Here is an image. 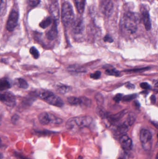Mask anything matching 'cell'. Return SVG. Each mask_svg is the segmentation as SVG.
Segmentation results:
<instances>
[{
    "label": "cell",
    "instance_id": "obj_1",
    "mask_svg": "<svg viewBox=\"0 0 158 159\" xmlns=\"http://www.w3.org/2000/svg\"><path fill=\"white\" fill-rule=\"evenodd\" d=\"M122 25L125 31L129 33H135L140 22V17L138 14L128 12L124 15L122 20Z\"/></svg>",
    "mask_w": 158,
    "mask_h": 159
},
{
    "label": "cell",
    "instance_id": "obj_2",
    "mask_svg": "<svg viewBox=\"0 0 158 159\" xmlns=\"http://www.w3.org/2000/svg\"><path fill=\"white\" fill-rule=\"evenodd\" d=\"M74 15L73 8L70 3L65 2L62 5L61 9V20L65 26H69L74 19Z\"/></svg>",
    "mask_w": 158,
    "mask_h": 159
},
{
    "label": "cell",
    "instance_id": "obj_3",
    "mask_svg": "<svg viewBox=\"0 0 158 159\" xmlns=\"http://www.w3.org/2000/svg\"><path fill=\"white\" fill-rule=\"evenodd\" d=\"M136 120V116L133 113L129 114L128 118L125 121L120 125L117 129V134H124L129 130L131 127L133 125Z\"/></svg>",
    "mask_w": 158,
    "mask_h": 159
},
{
    "label": "cell",
    "instance_id": "obj_4",
    "mask_svg": "<svg viewBox=\"0 0 158 159\" xmlns=\"http://www.w3.org/2000/svg\"><path fill=\"white\" fill-rule=\"evenodd\" d=\"M152 134L151 132L146 129L141 130L140 134V140L143 144L144 149L146 150H149L151 148V140Z\"/></svg>",
    "mask_w": 158,
    "mask_h": 159
},
{
    "label": "cell",
    "instance_id": "obj_5",
    "mask_svg": "<svg viewBox=\"0 0 158 159\" xmlns=\"http://www.w3.org/2000/svg\"><path fill=\"white\" fill-rule=\"evenodd\" d=\"M100 10L106 16L109 17L112 15L114 9V4L112 0H101Z\"/></svg>",
    "mask_w": 158,
    "mask_h": 159
},
{
    "label": "cell",
    "instance_id": "obj_6",
    "mask_svg": "<svg viewBox=\"0 0 158 159\" xmlns=\"http://www.w3.org/2000/svg\"><path fill=\"white\" fill-rule=\"evenodd\" d=\"M73 119L77 129L89 127L92 122V119L89 116L76 117Z\"/></svg>",
    "mask_w": 158,
    "mask_h": 159
},
{
    "label": "cell",
    "instance_id": "obj_7",
    "mask_svg": "<svg viewBox=\"0 0 158 159\" xmlns=\"http://www.w3.org/2000/svg\"><path fill=\"white\" fill-rule=\"evenodd\" d=\"M19 15L17 12L13 10L10 13L6 23V29L9 31H12L16 27L18 21Z\"/></svg>",
    "mask_w": 158,
    "mask_h": 159
},
{
    "label": "cell",
    "instance_id": "obj_8",
    "mask_svg": "<svg viewBox=\"0 0 158 159\" xmlns=\"http://www.w3.org/2000/svg\"><path fill=\"white\" fill-rule=\"evenodd\" d=\"M0 101L7 106L12 107L15 105L16 99L15 95L8 92L2 93Z\"/></svg>",
    "mask_w": 158,
    "mask_h": 159
},
{
    "label": "cell",
    "instance_id": "obj_9",
    "mask_svg": "<svg viewBox=\"0 0 158 159\" xmlns=\"http://www.w3.org/2000/svg\"><path fill=\"white\" fill-rule=\"evenodd\" d=\"M44 101L49 104L54 106L58 107H62L64 104L63 100L59 96L54 94L53 93L47 97Z\"/></svg>",
    "mask_w": 158,
    "mask_h": 159
},
{
    "label": "cell",
    "instance_id": "obj_10",
    "mask_svg": "<svg viewBox=\"0 0 158 159\" xmlns=\"http://www.w3.org/2000/svg\"><path fill=\"white\" fill-rule=\"evenodd\" d=\"M72 30L73 33L76 34H80L83 32L84 30V23L82 19L79 18L73 22Z\"/></svg>",
    "mask_w": 158,
    "mask_h": 159
},
{
    "label": "cell",
    "instance_id": "obj_11",
    "mask_svg": "<svg viewBox=\"0 0 158 159\" xmlns=\"http://www.w3.org/2000/svg\"><path fill=\"white\" fill-rule=\"evenodd\" d=\"M120 143L124 150L129 151L132 149V141L128 135L123 134L120 139Z\"/></svg>",
    "mask_w": 158,
    "mask_h": 159
},
{
    "label": "cell",
    "instance_id": "obj_12",
    "mask_svg": "<svg viewBox=\"0 0 158 159\" xmlns=\"http://www.w3.org/2000/svg\"><path fill=\"white\" fill-rule=\"evenodd\" d=\"M141 12L146 30L147 31L150 30L151 29V22L148 11L146 8L143 7Z\"/></svg>",
    "mask_w": 158,
    "mask_h": 159
},
{
    "label": "cell",
    "instance_id": "obj_13",
    "mask_svg": "<svg viewBox=\"0 0 158 159\" xmlns=\"http://www.w3.org/2000/svg\"><path fill=\"white\" fill-rule=\"evenodd\" d=\"M50 10L52 17L53 19V21H56L58 23L59 18V6L58 3H52L50 6Z\"/></svg>",
    "mask_w": 158,
    "mask_h": 159
},
{
    "label": "cell",
    "instance_id": "obj_14",
    "mask_svg": "<svg viewBox=\"0 0 158 159\" xmlns=\"http://www.w3.org/2000/svg\"><path fill=\"white\" fill-rule=\"evenodd\" d=\"M58 24V23L57 22L53 21V26L46 33V35L47 39L50 40H53L56 38L58 33L57 29Z\"/></svg>",
    "mask_w": 158,
    "mask_h": 159
},
{
    "label": "cell",
    "instance_id": "obj_15",
    "mask_svg": "<svg viewBox=\"0 0 158 159\" xmlns=\"http://www.w3.org/2000/svg\"><path fill=\"white\" fill-rule=\"evenodd\" d=\"M39 120L42 125H45L51 122L50 114L46 112L41 113L39 116Z\"/></svg>",
    "mask_w": 158,
    "mask_h": 159
},
{
    "label": "cell",
    "instance_id": "obj_16",
    "mask_svg": "<svg viewBox=\"0 0 158 159\" xmlns=\"http://www.w3.org/2000/svg\"><path fill=\"white\" fill-rule=\"evenodd\" d=\"M127 112V110H123L117 114L115 115H111L108 117L109 120L111 122H116V121H118L121 119L123 117V116L126 114Z\"/></svg>",
    "mask_w": 158,
    "mask_h": 159
},
{
    "label": "cell",
    "instance_id": "obj_17",
    "mask_svg": "<svg viewBox=\"0 0 158 159\" xmlns=\"http://www.w3.org/2000/svg\"><path fill=\"white\" fill-rule=\"evenodd\" d=\"M11 84L6 78H4L0 80V91L6 90L10 89Z\"/></svg>",
    "mask_w": 158,
    "mask_h": 159
},
{
    "label": "cell",
    "instance_id": "obj_18",
    "mask_svg": "<svg viewBox=\"0 0 158 159\" xmlns=\"http://www.w3.org/2000/svg\"><path fill=\"white\" fill-rule=\"evenodd\" d=\"M56 89L58 92L62 94L67 93L70 91V88L69 86L63 84H59L57 85Z\"/></svg>",
    "mask_w": 158,
    "mask_h": 159
},
{
    "label": "cell",
    "instance_id": "obj_19",
    "mask_svg": "<svg viewBox=\"0 0 158 159\" xmlns=\"http://www.w3.org/2000/svg\"><path fill=\"white\" fill-rule=\"evenodd\" d=\"M76 7L79 14H83L85 7V0H75Z\"/></svg>",
    "mask_w": 158,
    "mask_h": 159
},
{
    "label": "cell",
    "instance_id": "obj_20",
    "mask_svg": "<svg viewBox=\"0 0 158 159\" xmlns=\"http://www.w3.org/2000/svg\"><path fill=\"white\" fill-rule=\"evenodd\" d=\"M67 101L70 104L72 105H80L81 97L70 96L68 97Z\"/></svg>",
    "mask_w": 158,
    "mask_h": 159
},
{
    "label": "cell",
    "instance_id": "obj_21",
    "mask_svg": "<svg viewBox=\"0 0 158 159\" xmlns=\"http://www.w3.org/2000/svg\"><path fill=\"white\" fill-rule=\"evenodd\" d=\"M52 22V19L50 17L46 18L40 23V26L42 29H45L51 25Z\"/></svg>",
    "mask_w": 158,
    "mask_h": 159
},
{
    "label": "cell",
    "instance_id": "obj_22",
    "mask_svg": "<svg viewBox=\"0 0 158 159\" xmlns=\"http://www.w3.org/2000/svg\"><path fill=\"white\" fill-rule=\"evenodd\" d=\"M105 72L108 75L112 76H118L120 75V73L114 68H107Z\"/></svg>",
    "mask_w": 158,
    "mask_h": 159
},
{
    "label": "cell",
    "instance_id": "obj_23",
    "mask_svg": "<svg viewBox=\"0 0 158 159\" xmlns=\"http://www.w3.org/2000/svg\"><path fill=\"white\" fill-rule=\"evenodd\" d=\"M68 70H69L70 72L72 73H82L84 72H85L84 69L83 68H82L81 67H78L77 66H71L69 67L68 68Z\"/></svg>",
    "mask_w": 158,
    "mask_h": 159
},
{
    "label": "cell",
    "instance_id": "obj_24",
    "mask_svg": "<svg viewBox=\"0 0 158 159\" xmlns=\"http://www.w3.org/2000/svg\"><path fill=\"white\" fill-rule=\"evenodd\" d=\"M92 101L89 98L85 97H81V104L82 106L88 107L91 105Z\"/></svg>",
    "mask_w": 158,
    "mask_h": 159
},
{
    "label": "cell",
    "instance_id": "obj_25",
    "mask_svg": "<svg viewBox=\"0 0 158 159\" xmlns=\"http://www.w3.org/2000/svg\"><path fill=\"white\" fill-rule=\"evenodd\" d=\"M29 52L34 59H37L39 58V57H40V53H39V51L36 48L34 47H32L31 48Z\"/></svg>",
    "mask_w": 158,
    "mask_h": 159
},
{
    "label": "cell",
    "instance_id": "obj_26",
    "mask_svg": "<svg viewBox=\"0 0 158 159\" xmlns=\"http://www.w3.org/2000/svg\"><path fill=\"white\" fill-rule=\"evenodd\" d=\"M18 84L19 88L23 89H27L28 87V82L22 78L18 79Z\"/></svg>",
    "mask_w": 158,
    "mask_h": 159
},
{
    "label": "cell",
    "instance_id": "obj_27",
    "mask_svg": "<svg viewBox=\"0 0 158 159\" xmlns=\"http://www.w3.org/2000/svg\"><path fill=\"white\" fill-rule=\"evenodd\" d=\"M96 101L98 106H101L104 102V98L103 95L101 93H98L95 96Z\"/></svg>",
    "mask_w": 158,
    "mask_h": 159
},
{
    "label": "cell",
    "instance_id": "obj_28",
    "mask_svg": "<svg viewBox=\"0 0 158 159\" xmlns=\"http://www.w3.org/2000/svg\"><path fill=\"white\" fill-rule=\"evenodd\" d=\"M137 97L136 94H129V95H125L124 97H122V100L124 102H128L131 101Z\"/></svg>",
    "mask_w": 158,
    "mask_h": 159
},
{
    "label": "cell",
    "instance_id": "obj_29",
    "mask_svg": "<svg viewBox=\"0 0 158 159\" xmlns=\"http://www.w3.org/2000/svg\"><path fill=\"white\" fill-rule=\"evenodd\" d=\"M41 1V0H28V3L31 7H34L37 6L40 3Z\"/></svg>",
    "mask_w": 158,
    "mask_h": 159
},
{
    "label": "cell",
    "instance_id": "obj_30",
    "mask_svg": "<svg viewBox=\"0 0 158 159\" xmlns=\"http://www.w3.org/2000/svg\"><path fill=\"white\" fill-rule=\"evenodd\" d=\"M101 72L99 71L95 72L94 73L90 75L91 78H92L93 79L97 80L99 79L101 77Z\"/></svg>",
    "mask_w": 158,
    "mask_h": 159
},
{
    "label": "cell",
    "instance_id": "obj_31",
    "mask_svg": "<svg viewBox=\"0 0 158 159\" xmlns=\"http://www.w3.org/2000/svg\"><path fill=\"white\" fill-rule=\"evenodd\" d=\"M141 88L144 89L148 90L151 89V86L147 82H142L140 84Z\"/></svg>",
    "mask_w": 158,
    "mask_h": 159
},
{
    "label": "cell",
    "instance_id": "obj_32",
    "mask_svg": "<svg viewBox=\"0 0 158 159\" xmlns=\"http://www.w3.org/2000/svg\"><path fill=\"white\" fill-rule=\"evenodd\" d=\"M123 97V95L121 93H118V94H116L115 95V97L113 98V100L115 101V102H119L121 101Z\"/></svg>",
    "mask_w": 158,
    "mask_h": 159
},
{
    "label": "cell",
    "instance_id": "obj_33",
    "mask_svg": "<svg viewBox=\"0 0 158 159\" xmlns=\"http://www.w3.org/2000/svg\"><path fill=\"white\" fill-rule=\"evenodd\" d=\"M19 120V116L18 115L15 114L11 118V121L13 124H16Z\"/></svg>",
    "mask_w": 158,
    "mask_h": 159
},
{
    "label": "cell",
    "instance_id": "obj_34",
    "mask_svg": "<svg viewBox=\"0 0 158 159\" xmlns=\"http://www.w3.org/2000/svg\"><path fill=\"white\" fill-rule=\"evenodd\" d=\"M104 40L105 42H108L109 43H111L113 42V39L108 35H106L104 37Z\"/></svg>",
    "mask_w": 158,
    "mask_h": 159
},
{
    "label": "cell",
    "instance_id": "obj_35",
    "mask_svg": "<svg viewBox=\"0 0 158 159\" xmlns=\"http://www.w3.org/2000/svg\"><path fill=\"white\" fill-rule=\"evenodd\" d=\"M150 100H151V102L153 104H155L156 101V95H152L150 97Z\"/></svg>",
    "mask_w": 158,
    "mask_h": 159
},
{
    "label": "cell",
    "instance_id": "obj_36",
    "mask_svg": "<svg viewBox=\"0 0 158 159\" xmlns=\"http://www.w3.org/2000/svg\"><path fill=\"white\" fill-rule=\"evenodd\" d=\"M126 87L128 89H134L135 88L134 85L133 84H131V83H128L127 85H126Z\"/></svg>",
    "mask_w": 158,
    "mask_h": 159
},
{
    "label": "cell",
    "instance_id": "obj_37",
    "mask_svg": "<svg viewBox=\"0 0 158 159\" xmlns=\"http://www.w3.org/2000/svg\"><path fill=\"white\" fill-rule=\"evenodd\" d=\"M3 4V0H0V11H1V9H2Z\"/></svg>",
    "mask_w": 158,
    "mask_h": 159
},
{
    "label": "cell",
    "instance_id": "obj_38",
    "mask_svg": "<svg viewBox=\"0 0 158 159\" xmlns=\"http://www.w3.org/2000/svg\"><path fill=\"white\" fill-rule=\"evenodd\" d=\"M58 0H50L52 3H55L58 2Z\"/></svg>",
    "mask_w": 158,
    "mask_h": 159
},
{
    "label": "cell",
    "instance_id": "obj_39",
    "mask_svg": "<svg viewBox=\"0 0 158 159\" xmlns=\"http://www.w3.org/2000/svg\"><path fill=\"white\" fill-rule=\"evenodd\" d=\"M2 117L0 116V125H1V123H2Z\"/></svg>",
    "mask_w": 158,
    "mask_h": 159
},
{
    "label": "cell",
    "instance_id": "obj_40",
    "mask_svg": "<svg viewBox=\"0 0 158 159\" xmlns=\"http://www.w3.org/2000/svg\"><path fill=\"white\" fill-rule=\"evenodd\" d=\"M77 159H83V157H81V156H80V157H79Z\"/></svg>",
    "mask_w": 158,
    "mask_h": 159
},
{
    "label": "cell",
    "instance_id": "obj_41",
    "mask_svg": "<svg viewBox=\"0 0 158 159\" xmlns=\"http://www.w3.org/2000/svg\"><path fill=\"white\" fill-rule=\"evenodd\" d=\"M2 154L0 153V159H2Z\"/></svg>",
    "mask_w": 158,
    "mask_h": 159
},
{
    "label": "cell",
    "instance_id": "obj_42",
    "mask_svg": "<svg viewBox=\"0 0 158 159\" xmlns=\"http://www.w3.org/2000/svg\"><path fill=\"white\" fill-rule=\"evenodd\" d=\"M117 159H124L122 158V157H119V158H118Z\"/></svg>",
    "mask_w": 158,
    "mask_h": 159
}]
</instances>
